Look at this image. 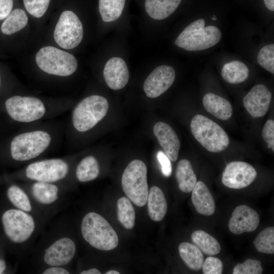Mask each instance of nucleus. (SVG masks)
<instances>
[{
  "mask_svg": "<svg viewBox=\"0 0 274 274\" xmlns=\"http://www.w3.org/2000/svg\"><path fill=\"white\" fill-rule=\"evenodd\" d=\"M81 230L84 239L96 249L110 251L118 245L119 239L115 230L96 213L89 212L83 217Z\"/></svg>",
  "mask_w": 274,
  "mask_h": 274,
  "instance_id": "1",
  "label": "nucleus"
},
{
  "mask_svg": "<svg viewBox=\"0 0 274 274\" xmlns=\"http://www.w3.org/2000/svg\"><path fill=\"white\" fill-rule=\"evenodd\" d=\"M203 19H199L186 26L176 39L175 44L189 51L206 50L216 45L222 34L218 28L204 27Z\"/></svg>",
  "mask_w": 274,
  "mask_h": 274,
  "instance_id": "2",
  "label": "nucleus"
},
{
  "mask_svg": "<svg viewBox=\"0 0 274 274\" xmlns=\"http://www.w3.org/2000/svg\"><path fill=\"white\" fill-rule=\"evenodd\" d=\"M195 139L208 151L217 153L225 150L229 144L225 130L215 122L202 115H196L190 123Z\"/></svg>",
  "mask_w": 274,
  "mask_h": 274,
  "instance_id": "3",
  "label": "nucleus"
},
{
  "mask_svg": "<svg viewBox=\"0 0 274 274\" xmlns=\"http://www.w3.org/2000/svg\"><path fill=\"white\" fill-rule=\"evenodd\" d=\"M147 169L142 160L131 161L125 168L121 178L122 189L129 199L142 207L147 203L149 193Z\"/></svg>",
  "mask_w": 274,
  "mask_h": 274,
  "instance_id": "4",
  "label": "nucleus"
},
{
  "mask_svg": "<svg viewBox=\"0 0 274 274\" xmlns=\"http://www.w3.org/2000/svg\"><path fill=\"white\" fill-rule=\"evenodd\" d=\"M50 134L44 130H36L20 133L11 141L12 157L16 161H27L39 156L49 146Z\"/></svg>",
  "mask_w": 274,
  "mask_h": 274,
  "instance_id": "5",
  "label": "nucleus"
},
{
  "mask_svg": "<svg viewBox=\"0 0 274 274\" xmlns=\"http://www.w3.org/2000/svg\"><path fill=\"white\" fill-rule=\"evenodd\" d=\"M109 109L107 99L101 96L93 95L81 100L75 108L72 122L80 132L87 131L106 116Z\"/></svg>",
  "mask_w": 274,
  "mask_h": 274,
  "instance_id": "6",
  "label": "nucleus"
},
{
  "mask_svg": "<svg viewBox=\"0 0 274 274\" xmlns=\"http://www.w3.org/2000/svg\"><path fill=\"white\" fill-rule=\"evenodd\" d=\"M36 61L43 71L58 76H70L78 67L73 55L52 46L42 48L36 55Z\"/></svg>",
  "mask_w": 274,
  "mask_h": 274,
  "instance_id": "7",
  "label": "nucleus"
},
{
  "mask_svg": "<svg viewBox=\"0 0 274 274\" xmlns=\"http://www.w3.org/2000/svg\"><path fill=\"white\" fill-rule=\"evenodd\" d=\"M2 221L5 234L15 243L26 241L35 229L32 217L26 212L19 209H10L5 211Z\"/></svg>",
  "mask_w": 274,
  "mask_h": 274,
  "instance_id": "8",
  "label": "nucleus"
},
{
  "mask_svg": "<svg viewBox=\"0 0 274 274\" xmlns=\"http://www.w3.org/2000/svg\"><path fill=\"white\" fill-rule=\"evenodd\" d=\"M9 115L14 120L28 123L39 120L46 113V107L40 99L32 96H13L5 102Z\"/></svg>",
  "mask_w": 274,
  "mask_h": 274,
  "instance_id": "9",
  "label": "nucleus"
},
{
  "mask_svg": "<svg viewBox=\"0 0 274 274\" xmlns=\"http://www.w3.org/2000/svg\"><path fill=\"white\" fill-rule=\"evenodd\" d=\"M83 37V26L78 17L71 11L63 12L54 31L57 44L64 49H72L80 44Z\"/></svg>",
  "mask_w": 274,
  "mask_h": 274,
  "instance_id": "10",
  "label": "nucleus"
},
{
  "mask_svg": "<svg viewBox=\"0 0 274 274\" xmlns=\"http://www.w3.org/2000/svg\"><path fill=\"white\" fill-rule=\"evenodd\" d=\"M68 172V165L65 161L54 158L30 164L25 169V175L30 180L53 183L64 179Z\"/></svg>",
  "mask_w": 274,
  "mask_h": 274,
  "instance_id": "11",
  "label": "nucleus"
},
{
  "mask_svg": "<svg viewBox=\"0 0 274 274\" xmlns=\"http://www.w3.org/2000/svg\"><path fill=\"white\" fill-rule=\"evenodd\" d=\"M256 177V170L251 164L243 161H232L226 166L222 182L228 188L240 189L250 185Z\"/></svg>",
  "mask_w": 274,
  "mask_h": 274,
  "instance_id": "12",
  "label": "nucleus"
},
{
  "mask_svg": "<svg viewBox=\"0 0 274 274\" xmlns=\"http://www.w3.org/2000/svg\"><path fill=\"white\" fill-rule=\"evenodd\" d=\"M176 77L174 68L162 65L156 67L145 80L143 89L148 97L156 98L164 93L173 84Z\"/></svg>",
  "mask_w": 274,
  "mask_h": 274,
  "instance_id": "13",
  "label": "nucleus"
},
{
  "mask_svg": "<svg viewBox=\"0 0 274 274\" xmlns=\"http://www.w3.org/2000/svg\"><path fill=\"white\" fill-rule=\"evenodd\" d=\"M271 98L268 89L263 84H258L244 97V106L253 117H262L267 113Z\"/></svg>",
  "mask_w": 274,
  "mask_h": 274,
  "instance_id": "14",
  "label": "nucleus"
},
{
  "mask_svg": "<svg viewBox=\"0 0 274 274\" xmlns=\"http://www.w3.org/2000/svg\"><path fill=\"white\" fill-rule=\"evenodd\" d=\"M76 253V245L68 237L60 238L45 250V262L50 266H61L68 264Z\"/></svg>",
  "mask_w": 274,
  "mask_h": 274,
  "instance_id": "15",
  "label": "nucleus"
},
{
  "mask_svg": "<svg viewBox=\"0 0 274 274\" xmlns=\"http://www.w3.org/2000/svg\"><path fill=\"white\" fill-rule=\"evenodd\" d=\"M259 216L256 211L246 205L235 208L228 223L229 230L235 234L254 231L259 223Z\"/></svg>",
  "mask_w": 274,
  "mask_h": 274,
  "instance_id": "16",
  "label": "nucleus"
},
{
  "mask_svg": "<svg viewBox=\"0 0 274 274\" xmlns=\"http://www.w3.org/2000/svg\"><path fill=\"white\" fill-rule=\"evenodd\" d=\"M105 81L108 86L113 90L124 88L129 80V71L123 59L112 57L106 62L103 71Z\"/></svg>",
  "mask_w": 274,
  "mask_h": 274,
  "instance_id": "17",
  "label": "nucleus"
},
{
  "mask_svg": "<svg viewBox=\"0 0 274 274\" xmlns=\"http://www.w3.org/2000/svg\"><path fill=\"white\" fill-rule=\"evenodd\" d=\"M153 133L165 154L172 161L178 157L180 141L172 127L163 122H158L153 126Z\"/></svg>",
  "mask_w": 274,
  "mask_h": 274,
  "instance_id": "18",
  "label": "nucleus"
},
{
  "mask_svg": "<svg viewBox=\"0 0 274 274\" xmlns=\"http://www.w3.org/2000/svg\"><path fill=\"white\" fill-rule=\"evenodd\" d=\"M191 200L196 211L199 214L210 216L215 213L216 208L214 199L203 182H196L192 191Z\"/></svg>",
  "mask_w": 274,
  "mask_h": 274,
  "instance_id": "19",
  "label": "nucleus"
},
{
  "mask_svg": "<svg viewBox=\"0 0 274 274\" xmlns=\"http://www.w3.org/2000/svg\"><path fill=\"white\" fill-rule=\"evenodd\" d=\"M202 103L207 112L221 120H228L232 116L231 105L220 96L208 93L203 96Z\"/></svg>",
  "mask_w": 274,
  "mask_h": 274,
  "instance_id": "20",
  "label": "nucleus"
},
{
  "mask_svg": "<svg viewBox=\"0 0 274 274\" xmlns=\"http://www.w3.org/2000/svg\"><path fill=\"white\" fill-rule=\"evenodd\" d=\"M147 202L150 218L154 221L162 220L166 213L167 204L161 189L157 186H152L149 191Z\"/></svg>",
  "mask_w": 274,
  "mask_h": 274,
  "instance_id": "21",
  "label": "nucleus"
},
{
  "mask_svg": "<svg viewBox=\"0 0 274 274\" xmlns=\"http://www.w3.org/2000/svg\"><path fill=\"white\" fill-rule=\"evenodd\" d=\"M182 0H145L147 13L155 20L164 19L173 14Z\"/></svg>",
  "mask_w": 274,
  "mask_h": 274,
  "instance_id": "22",
  "label": "nucleus"
},
{
  "mask_svg": "<svg viewBox=\"0 0 274 274\" xmlns=\"http://www.w3.org/2000/svg\"><path fill=\"white\" fill-rule=\"evenodd\" d=\"M176 177L179 188L185 193L192 191L197 182V178L190 162L185 159L178 162Z\"/></svg>",
  "mask_w": 274,
  "mask_h": 274,
  "instance_id": "23",
  "label": "nucleus"
},
{
  "mask_svg": "<svg viewBox=\"0 0 274 274\" xmlns=\"http://www.w3.org/2000/svg\"><path fill=\"white\" fill-rule=\"evenodd\" d=\"M178 250L181 259L190 269L199 270L201 268L204 257L202 253L195 245L183 242L179 245Z\"/></svg>",
  "mask_w": 274,
  "mask_h": 274,
  "instance_id": "24",
  "label": "nucleus"
},
{
  "mask_svg": "<svg viewBox=\"0 0 274 274\" xmlns=\"http://www.w3.org/2000/svg\"><path fill=\"white\" fill-rule=\"evenodd\" d=\"M249 75L248 67L245 64L238 60L225 63L221 71L223 79L231 84H238L245 81Z\"/></svg>",
  "mask_w": 274,
  "mask_h": 274,
  "instance_id": "25",
  "label": "nucleus"
},
{
  "mask_svg": "<svg viewBox=\"0 0 274 274\" xmlns=\"http://www.w3.org/2000/svg\"><path fill=\"white\" fill-rule=\"evenodd\" d=\"M34 198L39 203L50 204L58 198V188L51 183L37 181L31 187Z\"/></svg>",
  "mask_w": 274,
  "mask_h": 274,
  "instance_id": "26",
  "label": "nucleus"
},
{
  "mask_svg": "<svg viewBox=\"0 0 274 274\" xmlns=\"http://www.w3.org/2000/svg\"><path fill=\"white\" fill-rule=\"evenodd\" d=\"M192 241L204 254L213 256L219 254L221 247L216 239L203 230H196L191 235Z\"/></svg>",
  "mask_w": 274,
  "mask_h": 274,
  "instance_id": "27",
  "label": "nucleus"
},
{
  "mask_svg": "<svg viewBox=\"0 0 274 274\" xmlns=\"http://www.w3.org/2000/svg\"><path fill=\"white\" fill-rule=\"evenodd\" d=\"M99 174V165L96 159L92 156L83 158L78 164L76 170L77 179L82 182L95 179Z\"/></svg>",
  "mask_w": 274,
  "mask_h": 274,
  "instance_id": "28",
  "label": "nucleus"
},
{
  "mask_svg": "<svg viewBox=\"0 0 274 274\" xmlns=\"http://www.w3.org/2000/svg\"><path fill=\"white\" fill-rule=\"evenodd\" d=\"M28 17L21 9H15L10 12L1 26V30L5 35H11L23 29L27 24Z\"/></svg>",
  "mask_w": 274,
  "mask_h": 274,
  "instance_id": "29",
  "label": "nucleus"
},
{
  "mask_svg": "<svg viewBox=\"0 0 274 274\" xmlns=\"http://www.w3.org/2000/svg\"><path fill=\"white\" fill-rule=\"evenodd\" d=\"M125 0H99L98 10L102 20L114 21L121 15Z\"/></svg>",
  "mask_w": 274,
  "mask_h": 274,
  "instance_id": "30",
  "label": "nucleus"
},
{
  "mask_svg": "<svg viewBox=\"0 0 274 274\" xmlns=\"http://www.w3.org/2000/svg\"><path fill=\"white\" fill-rule=\"evenodd\" d=\"M117 215L119 222L125 228L131 229L134 227L135 212L128 198L123 196L117 200Z\"/></svg>",
  "mask_w": 274,
  "mask_h": 274,
  "instance_id": "31",
  "label": "nucleus"
},
{
  "mask_svg": "<svg viewBox=\"0 0 274 274\" xmlns=\"http://www.w3.org/2000/svg\"><path fill=\"white\" fill-rule=\"evenodd\" d=\"M256 250L268 254L274 253V228L269 227L263 229L253 242Z\"/></svg>",
  "mask_w": 274,
  "mask_h": 274,
  "instance_id": "32",
  "label": "nucleus"
},
{
  "mask_svg": "<svg viewBox=\"0 0 274 274\" xmlns=\"http://www.w3.org/2000/svg\"><path fill=\"white\" fill-rule=\"evenodd\" d=\"M7 196L10 202L18 209L29 212L31 205L27 195L19 187L12 185L7 190Z\"/></svg>",
  "mask_w": 274,
  "mask_h": 274,
  "instance_id": "33",
  "label": "nucleus"
},
{
  "mask_svg": "<svg viewBox=\"0 0 274 274\" xmlns=\"http://www.w3.org/2000/svg\"><path fill=\"white\" fill-rule=\"evenodd\" d=\"M259 64L267 71L274 73V44L263 47L257 55Z\"/></svg>",
  "mask_w": 274,
  "mask_h": 274,
  "instance_id": "34",
  "label": "nucleus"
},
{
  "mask_svg": "<svg viewBox=\"0 0 274 274\" xmlns=\"http://www.w3.org/2000/svg\"><path fill=\"white\" fill-rule=\"evenodd\" d=\"M263 267L258 260L248 259L244 263L237 264L233 268V274H261Z\"/></svg>",
  "mask_w": 274,
  "mask_h": 274,
  "instance_id": "35",
  "label": "nucleus"
},
{
  "mask_svg": "<svg viewBox=\"0 0 274 274\" xmlns=\"http://www.w3.org/2000/svg\"><path fill=\"white\" fill-rule=\"evenodd\" d=\"M50 0H23L26 11L32 16L40 18L46 13Z\"/></svg>",
  "mask_w": 274,
  "mask_h": 274,
  "instance_id": "36",
  "label": "nucleus"
},
{
  "mask_svg": "<svg viewBox=\"0 0 274 274\" xmlns=\"http://www.w3.org/2000/svg\"><path fill=\"white\" fill-rule=\"evenodd\" d=\"M201 268L204 274H221L222 273L223 265L219 258L210 256L203 261Z\"/></svg>",
  "mask_w": 274,
  "mask_h": 274,
  "instance_id": "37",
  "label": "nucleus"
},
{
  "mask_svg": "<svg viewBox=\"0 0 274 274\" xmlns=\"http://www.w3.org/2000/svg\"><path fill=\"white\" fill-rule=\"evenodd\" d=\"M157 159L161 165L162 174L166 177H169L172 171V166L170 159L162 151H158Z\"/></svg>",
  "mask_w": 274,
  "mask_h": 274,
  "instance_id": "38",
  "label": "nucleus"
},
{
  "mask_svg": "<svg viewBox=\"0 0 274 274\" xmlns=\"http://www.w3.org/2000/svg\"><path fill=\"white\" fill-rule=\"evenodd\" d=\"M263 139L268 144L274 146V121L269 119L265 122L262 132Z\"/></svg>",
  "mask_w": 274,
  "mask_h": 274,
  "instance_id": "39",
  "label": "nucleus"
},
{
  "mask_svg": "<svg viewBox=\"0 0 274 274\" xmlns=\"http://www.w3.org/2000/svg\"><path fill=\"white\" fill-rule=\"evenodd\" d=\"M13 0H0V20L5 19L12 11Z\"/></svg>",
  "mask_w": 274,
  "mask_h": 274,
  "instance_id": "40",
  "label": "nucleus"
},
{
  "mask_svg": "<svg viewBox=\"0 0 274 274\" xmlns=\"http://www.w3.org/2000/svg\"><path fill=\"white\" fill-rule=\"evenodd\" d=\"M69 272L60 266H51L43 272V274H68Z\"/></svg>",
  "mask_w": 274,
  "mask_h": 274,
  "instance_id": "41",
  "label": "nucleus"
},
{
  "mask_svg": "<svg viewBox=\"0 0 274 274\" xmlns=\"http://www.w3.org/2000/svg\"><path fill=\"white\" fill-rule=\"evenodd\" d=\"M100 271L95 268H92L88 270H83L80 274H100Z\"/></svg>",
  "mask_w": 274,
  "mask_h": 274,
  "instance_id": "42",
  "label": "nucleus"
},
{
  "mask_svg": "<svg viewBox=\"0 0 274 274\" xmlns=\"http://www.w3.org/2000/svg\"><path fill=\"white\" fill-rule=\"evenodd\" d=\"M264 3L268 10L274 11V0H264Z\"/></svg>",
  "mask_w": 274,
  "mask_h": 274,
  "instance_id": "43",
  "label": "nucleus"
},
{
  "mask_svg": "<svg viewBox=\"0 0 274 274\" xmlns=\"http://www.w3.org/2000/svg\"><path fill=\"white\" fill-rule=\"evenodd\" d=\"M6 268V263L4 260L0 259V274L3 273Z\"/></svg>",
  "mask_w": 274,
  "mask_h": 274,
  "instance_id": "44",
  "label": "nucleus"
},
{
  "mask_svg": "<svg viewBox=\"0 0 274 274\" xmlns=\"http://www.w3.org/2000/svg\"><path fill=\"white\" fill-rule=\"evenodd\" d=\"M106 274H119L120 273L116 270H109L105 273Z\"/></svg>",
  "mask_w": 274,
  "mask_h": 274,
  "instance_id": "45",
  "label": "nucleus"
},
{
  "mask_svg": "<svg viewBox=\"0 0 274 274\" xmlns=\"http://www.w3.org/2000/svg\"><path fill=\"white\" fill-rule=\"evenodd\" d=\"M212 19L213 20H214V21H215V20H217V17H216V16H215V15H214L213 16V17H212Z\"/></svg>",
  "mask_w": 274,
  "mask_h": 274,
  "instance_id": "46",
  "label": "nucleus"
},
{
  "mask_svg": "<svg viewBox=\"0 0 274 274\" xmlns=\"http://www.w3.org/2000/svg\"><path fill=\"white\" fill-rule=\"evenodd\" d=\"M1 76H0V85H1Z\"/></svg>",
  "mask_w": 274,
  "mask_h": 274,
  "instance_id": "47",
  "label": "nucleus"
}]
</instances>
